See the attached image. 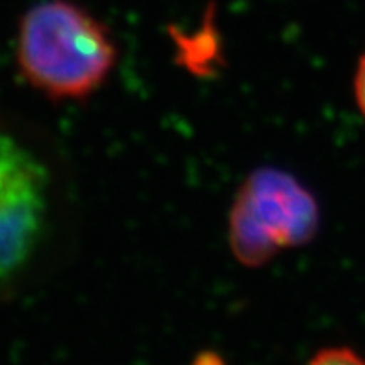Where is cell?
I'll return each instance as SVG.
<instances>
[{
	"label": "cell",
	"instance_id": "1",
	"mask_svg": "<svg viewBox=\"0 0 365 365\" xmlns=\"http://www.w3.org/2000/svg\"><path fill=\"white\" fill-rule=\"evenodd\" d=\"M118 51L108 30L71 0H45L21 21L23 77L51 99H84L103 86Z\"/></svg>",
	"mask_w": 365,
	"mask_h": 365
},
{
	"label": "cell",
	"instance_id": "2",
	"mask_svg": "<svg viewBox=\"0 0 365 365\" xmlns=\"http://www.w3.org/2000/svg\"><path fill=\"white\" fill-rule=\"evenodd\" d=\"M317 200L291 173L261 168L239 188L230 211V246L245 267H263L317 235Z\"/></svg>",
	"mask_w": 365,
	"mask_h": 365
},
{
	"label": "cell",
	"instance_id": "3",
	"mask_svg": "<svg viewBox=\"0 0 365 365\" xmlns=\"http://www.w3.org/2000/svg\"><path fill=\"white\" fill-rule=\"evenodd\" d=\"M47 217V173L29 149L0 135V284L34 254Z\"/></svg>",
	"mask_w": 365,
	"mask_h": 365
},
{
	"label": "cell",
	"instance_id": "4",
	"mask_svg": "<svg viewBox=\"0 0 365 365\" xmlns=\"http://www.w3.org/2000/svg\"><path fill=\"white\" fill-rule=\"evenodd\" d=\"M308 365H365V360L351 349L334 346L317 352Z\"/></svg>",
	"mask_w": 365,
	"mask_h": 365
},
{
	"label": "cell",
	"instance_id": "5",
	"mask_svg": "<svg viewBox=\"0 0 365 365\" xmlns=\"http://www.w3.org/2000/svg\"><path fill=\"white\" fill-rule=\"evenodd\" d=\"M354 96L356 103H358L361 114H364L365 118V54L360 58V63H358V69H356Z\"/></svg>",
	"mask_w": 365,
	"mask_h": 365
}]
</instances>
